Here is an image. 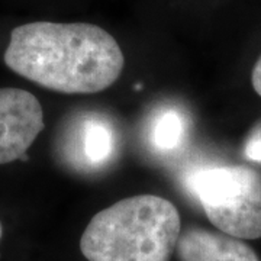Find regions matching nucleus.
Returning <instances> with one entry per match:
<instances>
[{"mask_svg":"<svg viewBox=\"0 0 261 261\" xmlns=\"http://www.w3.org/2000/svg\"><path fill=\"white\" fill-rule=\"evenodd\" d=\"M77 144V154L87 167L106 166L116 148V137L112 125L102 118H86L79 126Z\"/></svg>","mask_w":261,"mask_h":261,"instance_id":"6","label":"nucleus"},{"mask_svg":"<svg viewBox=\"0 0 261 261\" xmlns=\"http://www.w3.org/2000/svg\"><path fill=\"white\" fill-rule=\"evenodd\" d=\"M187 123L185 115L173 108L155 113L149 125V142L160 154L177 151L186 138Z\"/></svg>","mask_w":261,"mask_h":261,"instance_id":"7","label":"nucleus"},{"mask_svg":"<svg viewBox=\"0 0 261 261\" xmlns=\"http://www.w3.org/2000/svg\"><path fill=\"white\" fill-rule=\"evenodd\" d=\"M251 83L254 90L257 92L258 96H261V57L257 60L251 73Z\"/></svg>","mask_w":261,"mask_h":261,"instance_id":"9","label":"nucleus"},{"mask_svg":"<svg viewBox=\"0 0 261 261\" xmlns=\"http://www.w3.org/2000/svg\"><path fill=\"white\" fill-rule=\"evenodd\" d=\"M244 152L248 160L261 163V130L254 132V135H251V138L247 141Z\"/></svg>","mask_w":261,"mask_h":261,"instance_id":"8","label":"nucleus"},{"mask_svg":"<svg viewBox=\"0 0 261 261\" xmlns=\"http://www.w3.org/2000/svg\"><path fill=\"white\" fill-rule=\"evenodd\" d=\"M189 192L219 231L240 240L261 238V176L245 166H203L186 180Z\"/></svg>","mask_w":261,"mask_h":261,"instance_id":"3","label":"nucleus"},{"mask_svg":"<svg viewBox=\"0 0 261 261\" xmlns=\"http://www.w3.org/2000/svg\"><path fill=\"white\" fill-rule=\"evenodd\" d=\"M180 232L181 218L170 200L132 196L94 215L80 250L87 261H168Z\"/></svg>","mask_w":261,"mask_h":261,"instance_id":"2","label":"nucleus"},{"mask_svg":"<svg viewBox=\"0 0 261 261\" xmlns=\"http://www.w3.org/2000/svg\"><path fill=\"white\" fill-rule=\"evenodd\" d=\"M176 251L180 261H260L257 252L240 238L199 226L180 232Z\"/></svg>","mask_w":261,"mask_h":261,"instance_id":"5","label":"nucleus"},{"mask_svg":"<svg viewBox=\"0 0 261 261\" xmlns=\"http://www.w3.org/2000/svg\"><path fill=\"white\" fill-rule=\"evenodd\" d=\"M5 64L48 90L99 93L121 75L125 58L118 41L92 23L32 22L10 34Z\"/></svg>","mask_w":261,"mask_h":261,"instance_id":"1","label":"nucleus"},{"mask_svg":"<svg viewBox=\"0 0 261 261\" xmlns=\"http://www.w3.org/2000/svg\"><path fill=\"white\" fill-rule=\"evenodd\" d=\"M2 237H3V226H2V222H0V241H2Z\"/></svg>","mask_w":261,"mask_h":261,"instance_id":"10","label":"nucleus"},{"mask_svg":"<svg viewBox=\"0 0 261 261\" xmlns=\"http://www.w3.org/2000/svg\"><path fill=\"white\" fill-rule=\"evenodd\" d=\"M44 126V111L34 94L0 87V166L25 155Z\"/></svg>","mask_w":261,"mask_h":261,"instance_id":"4","label":"nucleus"}]
</instances>
